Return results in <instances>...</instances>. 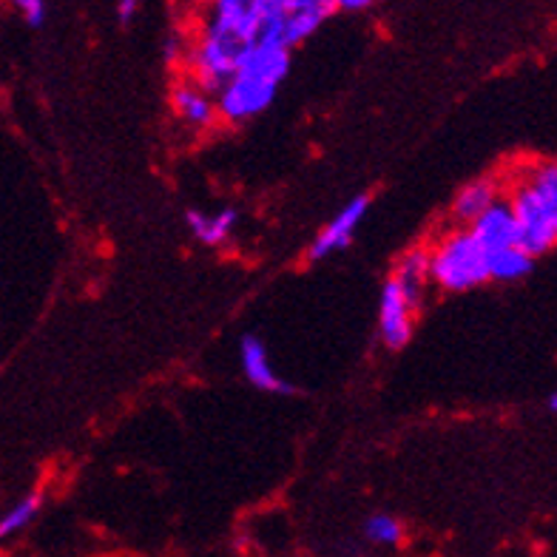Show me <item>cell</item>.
<instances>
[{
  "label": "cell",
  "instance_id": "1",
  "mask_svg": "<svg viewBox=\"0 0 557 557\" xmlns=\"http://www.w3.org/2000/svg\"><path fill=\"white\" fill-rule=\"evenodd\" d=\"M290 72V52L282 46L259 40L243 60L225 86L213 95L216 114L225 123H248L271 109L278 86Z\"/></svg>",
  "mask_w": 557,
  "mask_h": 557
},
{
  "label": "cell",
  "instance_id": "2",
  "mask_svg": "<svg viewBox=\"0 0 557 557\" xmlns=\"http://www.w3.org/2000/svg\"><path fill=\"white\" fill-rule=\"evenodd\" d=\"M521 234V248L537 259L549 253L557 243V165L532 162L521 169L506 197Z\"/></svg>",
  "mask_w": 557,
  "mask_h": 557
},
{
  "label": "cell",
  "instance_id": "3",
  "mask_svg": "<svg viewBox=\"0 0 557 557\" xmlns=\"http://www.w3.org/2000/svg\"><path fill=\"white\" fill-rule=\"evenodd\" d=\"M426 257H430V282L447 294H463L490 282L486 250L472 236L470 227H453L438 236L433 248H426Z\"/></svg>",
  "mask_w": 557,
  "mask_h": 557
},
{
  "label": "cell",
  "instance_id": "4",
  "mask_svg": "<svg viewBox=\"0 0 557 557\" xmlns=\"http://www.w3.org/2000/svg\"><path fill=\"white\" fill-rule=\"evenodd\" d=\"M333 15L331 0H264L259 40L294 52Z\"/></svg>",
  "mask_w": 557,
  "mask_h": 557
},
{
  "label": "cell",
  "instance_id": "5",
  "mask_svg": "<svg viewBox=\"0 0 557 557\" xmlns=\"http://www.w3.org/2000/svg\"><path fill=\"white\" fill-rule=\"evenodd\" d=\"M416 310L418 308H412L410 299L401 294V287L393 278H387L382 301H379V333H382V342L389 350H401V347L410 345Z\"/></svg>",
  "mask_w": 557,
  "mask_h": 557
},
{
  "label": "cell",
  "instance_id": "6",
  "mask_svg": "<svg viewBox=\"0 0 557 557\" xmlns=\"http://www.w3.org/2000/svg\"><path fill=\"white\" fill-rule=\"evenodd\" d=\"M370 211V197H352L342 211L322 227V234L315 236L310 245V259H327L338 250H345L352 243V236L359 231L361 220Z\"/></svg>",
  "mask_w": 557,
  "mask_h": 557
},
{
  "label": "cell",
  "instance_id": "7",
  "mask_svg": "<svg viewBox=\"0 0 557 557\" xmlns=\"http://www.w3.org/2000/svg\"><path fill=\"white\" fill-rule=\"evenodd\" d=\"M472 231L481 248L486 250V257L495 250H506L521 245V234H518V222H515L512 211L506 206V199H498L490 211H484L475 222L467 225Z\"/></svg>",
  "mask_w": 557,
  "mask_h": 557
},
{
  "label": "cell",
  "instance_id": "8",
  "mask_svg": "<svg viewBox=\"0 0 557 557\" xmlns=\"http://www.w3.org/2000/svg\"><path fill=\"white\" fill-rule=\"evenodd\" d=\"M239 361H243V373L253 387L264 389V393H282V396H290L294 393V384H287L282 375L273 370L271 356H268V347L262 345V338L245 336L243 345H239Z\"/></svg>",
  "mask_w": 557,
  "mask_h": 557
},
{
  "label": "cell",
  "instance_id": "9",
  "mask_svg": "<svg viewBox=\"0 0 557 557\" xmlns=\"http://www.w3.org/2000/svg\"><path fill=\"white\" fill-rule=\"evenodd\" d=\"M171 106H174L180 123H185L188 128H211L216 123V100H213L211 91H206L202 86H197L194 81H180L171 91Z\"/></svg>",
  "mask_w": 557,
  "mask_h": 557
},
{
  "label": "cell",
  "instance_id": "10",
  "mask_svg": "<svg viewBox=\"0 0 557 557\" xmlns=\"http://www.w3.org/2000/svg\"><path fill=\"white\" fill-rule=\"evenodd\" d=\"M500 199V183L492 176H481L475 183L463 185L453 202V216L458 222H475L484 211H490Z\"/></svg>",
  "mask_w": 557,
  "mask_h": 557
},
{
  "label": "cell",
  "instance_id": "11",
  "mask_svg": "<svg viewBox=\"0 0 557 557\" xmlns=\"http://www.w3.org/2000/svg\"><path fill=\"white\" fill-rule=\"evenodd\" d=\"M236 220H239L236 208H220V211H199V208H194V211L185 213L188 231L206 245L227 243L231 234H234Z\"/></svg>",
  "mask_w": 557,
  "mask_h": 557
},
{
  "label": "cell",
  "instance_id": "12",
  "mask_svg": "<svg viewBox=\"0 0 557 557\" xmlns=\"http://www.w3.org/2000/svg\"><path fill=\"white\" fill-rule=\"evenodd\" d=\"M393 282L401 287V294L410 299L412 308H418L421 299H424L426 285H430V257H426V248H416L410 253H404L396 273H393Z\"/></svg>",
  "mask_w": 557,
  "mask_h": 557
},
{
  "label": "cell",
  "instance_id": "13",
  "mask_svg": "<svg viewBox=\"0 0 557 557\" xmlns=\"http://www.w3.org/2000/svg\"><path fill=\"white\" fill-rule=\"evenodd\" d=\"M486 268H490V278H495V282H518V278H523L527 273H532L535 259L529 257L521 245H515V248L490 253V257H486Z\"/></svg>",
  "mask_w": 557,
  "mask_h": 557
},
{
  "label": "cell",
  "instance_id": "14",
  "mask_svg": "<svg viewBox=\"0 0 557 557\" xmlns=\"http://www.w3.org/2000/svg\"><path fill=\"white\" fill-rule=\"evenodd\" d=\"M40 504H44L40 495H23L21 500H15V504L9 506L7 512L0 515V541L26 532V529L35 523L37 512H40Z\"/></svg>",
  "mask_w": 557,
  "mask_h": 557
},
{
  "label": "cell",
  "instance_id": "15",
  "mask_svg": "<svg viewBox=\"0 0 557 557\" xmlns=\"http://www.w3.org/2000/svg\"><path fill=\"white\" fill-rule=\"evenodd\" d=\"M364 537L375 546H398L404 537V529L398 518L387 512H375L364 521Z\"/></svg>",
  "mask_w": 557,
  "mask_h": 557
},
{
  "label": "cell",
  "instance_id": "16",
  "mask_svg": "<svg viewBox=\"0 0 557 557\" xmlns=\"http://www.w3.org/2000/svg\"><path fill=\"white\" fill-rule=\"evenodd\" d=\"M12 7L23 15L29 26H40L46 17V0H12Z\"/></svg>",
  "mask_w": 557,
  "mask_h": 557
},
{
  "label": "cell",
  "instance_id": "17",
  "mask_svg": "<svg viewBox=\"0 0 557 557\" xmlns=\"http://www.w3.org/2000/svg\"><path fill=\"white\" fill-rule=\"evenodd\" d=\"M375 0H331L333 12L336 9H345V12H364V9L373 7Z\"/></svg>",
  "mask_w": 557,
  "mask_h": 557
},
{
  "label": "cell",
  "instance_id": "18",
  "mask_svg": "<svg viewBox=\"0 0 557 557\" xmlns=\"http://www.w3.org/2000/svg\"><path fill=\"white\" fill-rule=\"evenodd\" d=\"M137 9H139V0H117V17L123 23L132 21V17L137 15Z\"/></svg>",
  "mask_w": 557,
  "mask_h": 557
}]
</instances>
